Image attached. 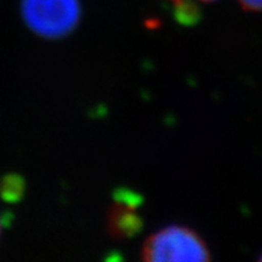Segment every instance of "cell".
<instances>
[{"label":"cell","instance_id":"cell-6","mask_svg":"<svg viewBox=\"0 0 262 262\" xmlns=\"http://www.w3.org/2000/svg\"><path fill=\"white\" fill-rule=\"evenodd\" d=\"M0 233H2V217H0Z\"/></svg>","mask_w":262,"mask_h":262},{"label":"cell","instance_id":"cell-4","mask_svg":"<svg viewBox=\"0 0 262 262\" xmlns=\"http://www.w3.org/2000/svg\"><path fill=\"white\" fill-rule=\"evenodd\" d=\"M23 194V181L19 177H10L4 181L3 195L7 201H17Z\"/></svg>","mask_w":262,"mask_h":262},{"label":"cell","instance_id":"cell-8","mask_svg":"<svg viewBox=\"0 0 262 262\" xmlns=\"http://www.w3.org/2000/svg\"><path fill=\"white\" fill-rule=\"evenodd\" d=\"M259 261H261V262H262V255H261V257H259Z\"/></svg>","mask_w":262,"mask_h":262},{"label":"cell","instance_id":"cell-5","mask_svg":"<svg viewBox=\"0 0 262 262\" xmlns=\"http://www.w3.org/2000/svg\"><path fill=\"white\" fill-rule=\"evenodd\" d=\"M242 8L248 11H262V0H238Z\"/></svg>","mask_w":262,"mask_h":262},{"label":"cell","instance_id":"cell-2","mask_svg":"<svg viewBox=\"0 0 262 262\" xmlns=\"http://www.w3.org/2000/svg\"><path fill=\"white\" fill-rule=\"evenodd\" d=\"M26 25L41 38L59 39L79 23V0H21Z\"/></svg>","mask_w":262,"mask_h":262},{"label":"cell","instance_id":"cell-1","mask_svg":"<svg viewBox=\"0 0 262 262\" xmlns=\"http://www.w3.org/2000/svg\"><path fill=\"white\" fill-rule=\"evenodd\" d=\"M141 257L147 262H202L210 259V250L195 230L171 225L146 239Z\"/></svg>","mask_w":262,"mask_h":262},{"label":"cell","instance_id":"cell-7","mask_svg":"<svg viewBox=\"0 0 262 262\" xmlns=\"http://www.w3.org/2000/svg\"><path fill=\"white\" fill-rule=\"evenodd\" d=\"M202 2H214V0H202Z\"/></svg>","mask_w":262,"mask_h":262},{"label":"cell","instance_id":"cell-3","mask_svg":"<svg viewBox=\"0 0 262 262\" xmlns=\"http://www.w3.org/2000/svg\"><path fill=\"white\" fill-rule=\"evenodd\" d=\"M141 196L131 190H118L115 201L107 215V228L113 237H133L142 229V218L138 214Z\"/></svg>","mask_w":262,"mask_h":262}]
</instances>
